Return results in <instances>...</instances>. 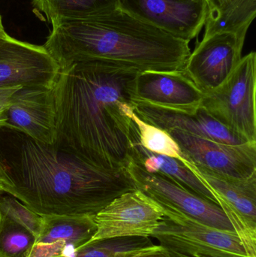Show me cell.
Wrapping results in <instances>:
<instances>
[{"mask_svg":"<svg viewBox=\"0 0 256 257\" xmlns=\"http://www.w3.org/2000/svg\"><path fill=\"white\" fill-rule=\"evenodd\" d=\"M139 71L101 60L62 69L54 86V145L108 170L130 161L133 84Z\"/></svg>","mask_w":256,"mask_h":257,"instance_id":"1","label":"cell"},{"mask_svg":"<svg viewBox=\"0 0 256 257\" xmlns=\"http://www.w3.org/2000/svg\"><path fill=\"white\" fill-rule=\"evenodd\" d=\"M0 181L5 193L41 216L95 217L117 196L136 189L126 169L97 167L3 126Z\"/></svg>","mask_w":256,"mask_h":257,"instance_id":"2","label":"cell"},{"mask_svg":"<svg viewBox=\"0 0 256 257\" xmlns=\"http://www.w3.org/2000/svg\"><path fill=\"white\" fill-rule=\"evenodd\" d=\"M44 46L64 69L75 63L101 60L139 72L183 70L189 42L116 8L85 19L60 21Z\"/></svg>","mask_w":256,"mask_h":257,"instance_id":"3","label":"cell"},{"mask_svg":"<svg viewBox=\"0 0 256 257\" xmlns=\"http://www.w3.org/2000/svg\"><path fill=\"white\" fill-rule=\"evenodd\" d=\"M255 87L256 53L251 51L222 85L204 94L200 106L229 131L256 144Z\"/></svg>","mask_w":256,"mask_h":257,"instance_id":"4","label":"cell"},{"mask_svg":"<svg viewBox=\"0 0 256 257\" xmlns=\"http://www.w3.org/2000/svg\"><path fill=\"white\" fill-rule=\"evenodd\" d=\"M126 170L135 188L158 205L176 210L200 223L219 230L234 232L220 206L184 188L160 173H150L130 161Z\"/></svg>","mask_w":256,"mask_h":257,"instance_id":"5","label":"cell"},{"mask_svg":"<svg viewBox=\"0 0 256 257\" xmlns=\"http://www.w3.org/2000/svg\"><path fill=\"white\" fill-rule=\"evenodd\" d=\"M60 71L44 45L0 37V88H53Z\"/></svg>","mask_w":256,"mask_h":257,"instance_id":"6","label":"cell"},{"mask_svg":"<svg viewBox=\"0 0 256 257\" xmlns=\"http://www.w3.org/2000/svg\"><path fill=\"white\" fill-rule=\"evenodd\" d=\"M163 217L162 208L141 190L126 192L95 216L96 232L89 242L121 237L150 238Z\"/></svg>","mask_w":256,"mask_h":257,"instance_id":"7","label":"cell"},{"mask_svg":"<svg viewBox=\"0 0 256 257\" xmlns=\"http://www.w3.org/2000/svg\"><path fill=\"white\" fill-rule=\"evenodd\" d=\"M246 36L234 33L204 36L191 52L182 72L204 94L216 90L241 60Z\"/></svg>","mask_w":256,"mask_h":257,"instance_id":"8","label":"cell"},{"mask_svg":"<svg viewBox=\"0 0 256 257\" xmlns=\"http://www.w3.org/2000/svg\"><path fill=\"white\" fill-rule=\"evenodd\" d=\"M168 133L189 163L224 178L246 180L256 175V144L231 145L179 130Z\"/></svg>","mask_w":256,"mask_h":257,"instance_id":"9","label":"cell"},{"mask_svg":"<svg viewBox=\"0 0 256 257\" xmlns=\"http://www.w3.org/2000/svg\"><path fill=\"white\" fill-rule=\"evenodd\" d=\"M217 196L219 206L243 241L249 257H256V175L246 180L224 178L184 160Z\"/></svg>","mask_w":256,"mask_h":257,"instance_id":"10","label":"cell"},{"mask_svg":"<svg viewBox=\"0 0 256 257\" xmlns=\"http://www.w3.org/2000/svg\"><path fill=\"white\" fill-rule=\"evenodd\" d=\"M117 7L135 18L190 42L204 26L206 0H117Z\"/></svg>","mask_w":256,"mask_h":257,"instance_id":"11","label":"cell"},{"mask_svg":"<svg viewBox=\"0 0 256 257\" xmlns=\"http://www.w3.org/2000/svg\"><path fill=\"white\" fill-rule=\"evenodd\" d=\"M0 126L24 133L41 143L54 145L57 126L54 87L17 90Z\"/></svg>","mask_w":256,"mask_h":257,"instance_id":"12","label":"cell"},{"mask_svg":"<svg viewBox=\"0 0 256 257\" xmlns=\"http://www.w3.org/2000/svg\"><path fill=\"white\" fill-rule=\"evenodd\" d=\"M203 96L182 71L139 72L134 81V100L161 108L193 111L199 108Z\"/></svg>","mask_w":256,"mask_h":257,"instance_id":"13","label":"cell"},{"mask_svg":"<svg viewBox=\"0 0 256 257\" xmlns=\"http://www.w3.org/2000/svg\"><path fill=\"white\" fill-rule=\"evenodd\" d=\"M133 103L134 111L141 120L166 131L179 130L228 145L249 143L222 126L201 106L193 111H184L161 108L141 101L134 100Z\"/></svg>","mask_w":256,"mask_h":257,"instance_id":"14","label":"cell"},{"mask_svg":"<svg viewBox=\"0 0 256 257\" xmlns=\"http://www.w3.org/2000/svg\"><path fill=\"white\" fill-rule=\"evenodd\" d=\"M160 207L164 217L153 232V238L176 240L249 257L243 241L235 232L219 230L176 210Z\"/></svg>","mask_w":256,"mask_h":257,"instance_id":"15","label":"cell"},{"mask_svg":"<svg viewBox=\"0 0 256 257\" xmlns=\"http://www.w3.org/2000/svg\"><path fill=\"white\" fill-rule=\"evenodd\" d=\"M42 217V231L29 257H70L96 232L94 217Z\"/></svg>","mask_w":256,"mask_h":257,"instance_id":"16","label":"cell"},{"mask_svg":"<svg viewBox=\"0 0 256 257\" xmlns=\"http://www.w3.org/2000/svg\"><path fill=\"white\" fill-rule=\"evenodd\" d=\"M129 159L147 172L165 175L189 191L219 206L217 196L189 169L185 160L154 154L143 148L140 144L135 124L132 131Z\"/></svg>","mask_w":256,"mask_h":257,"instance_id":"17","label":"cell"},{"mask_svg":"<svg viewBox=\"0 0 256 257\" xmlns=\"http://www.w3.org/2000/svg\"><path fill=\"white\" fill-rule=\"evenodd\" d=\"M31 3L34 13L51 24L85 19L117 8V0H31Z\"/></svg>","mask_w":256,"mask_h":257,"instance_id":"18","label":"cell"},{"mask_svg":"<svg viewBox=\"0 0 256 257\" xmlns=\"http://www.w3.org/2000/svg\"><path fill=\"white\" fill-rule=\"evenodd\" d=\"M255 15L256 0H228L218 9L209 11L204 36L219 33L246 35Z\"/></svg>","mask_w":256,"mask_h":257,"instance_id":"19","label":"cell"},{"mask_svg":"<svg viewBox=\"0 0 256 257\" xmlns=\"http://www.w3.org/2000/svg\"><path fill=\"white\" fill-rule=\"evenodd\" d=\"M36 240L28 229L0 214V257H29Z\"/></svg>","mask_w":256,"mask_h":257,"instance_id":"20","label":"cell"},{"mask_svg":"<svg viewBox=\"0 0 256 257\" xmlns=\"http://www.w3.org/2000/svg\"><path fill=\"white\" fill-rule=\"evenodd\" d=\"M131 117L136 126L140 144L143 148L154 154L186 160L180 147L168 132L144 121L135 111Z\"/></svg>","mask_w":256,"mask_h":257,"instance_id":"21","label":"cell"},{"mask_svg":"<svg viewBox=\"0 0 256 257\" xmlns=\"http://www.w3.org/2000/svg\"><path fill=\"white\" fill-rule=\"evenodd\" d=\"M153 245L148 237H121L98 240L84 244L70 257H117L122 252L139 250Z\"/></svg>","mask_w":256,"mask_h":257,"instance_id":"22","label":"cell"},{"mask_svg":"<svg viewBox=\"0 0 256 257\" xmlns=\"http://www.w3.org/2000/svg\"><path fill=\"white\" fill-rule=\"evenodd\" d=\"M0 214L31 232L37 238L43 226V217L21 203L16 198L0 196Z\"/></svg>","mask_w":256,"mask_h":257,"instance_id":"23","label":"cell"},{"mask_svg":"<svg viewBox=\"0 0 256 257\" xmlns=\"http://www.w3.org/2000/svg\"><path fill=\"white\" fill-rule=\"evenodd\" d=\"M171 257H248L211 247H201L173 239H157Z\"/></svg>","mask_w":256,"mask_h":257,"instance_id":"24","label":"cell"},{"mask_svg":"<svg viewBox=\"0 0 256 257\" xmlns=\"http://www.w3.org/2000/svg\"><path fill=\"white\" fill-rule=\"evenodd\" d=\"M117 257H171L168 252L160 245H153L139 250L122 252Z\"/></svg>","mask_w":256,"mask_h":257,"instance_id":"25","label":"cell"},{"mask_svg":"<svg viewBox=\"0 0 256 257\" xmlns=\"http://www.w3.org/2000/svg\"><path fill=\"white\" fill-rule=\"evenodd\" d=\"M21 88H0V125L4 120V114L12 100L14 93Z\"/></svg>","mask_w":256,"mask_h":257,"instance_id":"26","label":"cell"},{"mask_svg":"<svg viewBox=\"0 0 256 257\" xmlns=\"http://www.w3.org/2000/svg\"><path fill=\"white\" fill-rule=\"evenodd\" d=\"M228 1V0H206L207 6H208V12L218 9Z\"/></svg>","mask_w":256,"mask_h":257,"instance_id":"27","label":"cell"},{"mask_svg":"<svg viewBox=\"0 0 256 257\" xmlns=\"http://www.w3.org/2000/svg\"><path fill=\"white\" fill-rule=\"evenodd\" d=\"M4 33H6V30H5L4 26H3V18H2L1 15H0V37L3 36Z\"/></svg>","mask_w":256,"mask_h":257,"instance_id":"28","label":"cell"},{"mask_svg":"<svg viewBox=\"0 0 256 257\" xmlns=\"http://www.w3.org/2000/svg\"><path fill=\"white\" fill-rule=\"evenodd\" d=\"M5 193L4 190H3V185L1 184V181H0V194L2 193Z\"/></svg>","mask_w":256,"mask_h":257,"instance_id":"29","label":"cell"}]
</instances>
